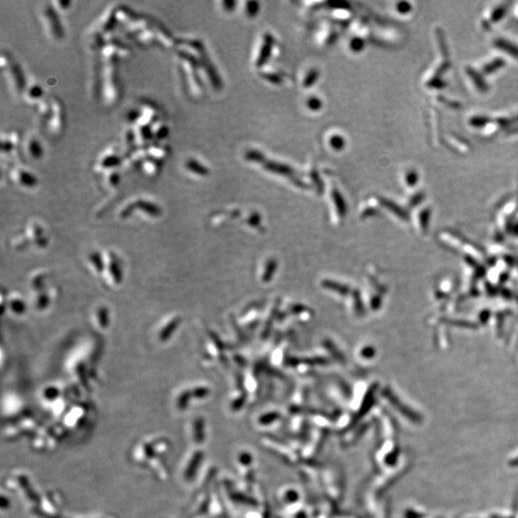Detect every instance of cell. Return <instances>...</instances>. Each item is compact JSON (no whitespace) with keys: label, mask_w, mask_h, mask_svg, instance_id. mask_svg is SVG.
I'll list each match as a JSON object with an SVG mask.
<instances>
[{"label":"cell","mask_w":518,"mask_h":518,"mask_svg":"<svg viewBox=\"0 0 518 518\" xmlns=\"http://www.w3.org/2000/svg\"><path fill=\"white\" fill-rule=\"evenodd\" d=\"M44 15L46 18H47V22H48V26H49V29H50V32L52 33V35L55 37H63V27L60 23V21H59L58 15L55 11V9L50 7V6H45L44 7Z\"/></svg>","instance_id":"cell-1"},{"label":"cell","mask_w":518,"mask_h":518,"mask_svg":"<svg viewBox=\"0 0 518 518\" xmlns=\"http://www.w3.org/2000/svg\"><path fill=\"white\" fill-rule=\"evenodd\" d=\"M274 37L270 34H266L265 37H264V43H263L262 48H261V51H260V55L259 57L257 59V62H256V66H262L266 62L267 60L270 58L271 52H272V48H273V45H274Z\"/></svg>","instance_id":"cell-2"},{"label":"cell","mask_w":518,"mask_h":518,"mask_svg":"<svg viewBox=\"0 0 518 518\" xmlns=\"http://www.w3.org/2000/svg\"><path fill=\"white\" fill-rule=\"evenodd\" d=\"M8 69H9V73L11 76V80L15 84L16 90L21 92L24 88V76L21 70V67L16 64H11L8 67Z\"/></svg>","instance_id":"cell-3"},{"label":"cell","mask_w":518,"mask_h":518,"mask_svg":"<svg viewBox=\"0 0 518 518\" xmlns=\"http://www.w3.org/2000/svg\"><path fill=\"white\" fill-rule=\"evenodd\" d=\"M185 166L188 171L194 173V174L201 176L208 175V169L194 159H189L188 161H186Z\"/></svg>","instance_id":"cell-4"},{"label":"cell","mask_w":518,"mask_h":518,"mask_svg":"<svg viewBox=\"0 0 518 518\" xmlns=\"http://www.w3.org/2000/svg\"><path fill=\"white\" fill-rule=\"evenodd\" d=\"M14 177H15V179L16 178L18 183H22V185L32 187L36 184V179L34 178V176L25 172L24 170L16 171V173L15 172L14 173Z\"/></svg>","instance_id":"cell-5"},{"label":"cell","mask_w":518,"mask_h":518,"mask_svg":"<svg viewBox=\"0 0 518 518\" xmlns=\"http://www.w3.org/2000/svg\"><path fill=\"white\" fill-rule=\"evenodd\" d=\"M120 163V159L114 154L106 155L102 158V160L99 162V167L102 169H110V168L117 167V165Z\"/></svg>","instance_id":"cell-6"},{"label":"cell","mask_w":518,"mask_h":518,"mask_svg":"<svg viewBox=\"0 0 518 518\" xmlns=\"http://www.w3.org/2000/svg\"><path fill=\"white\" fill-rule=\"evenodd\" d=\"M27 149L29 151L30 155L35 158V159H37V158H41L42 155H43V150H42V147L40 145V143L37 142L36 139L34 138H31L28 140V143H27Z\"/></svg>","instance_id":"cell-7"},{"label":"cell","mask_w":518,"mask_h":518,"mask_svg":"<svg viewBox=\"0 0 518 518\" xmlns=\"http://www.w3.org/2000/svg\"><path fill=\"white\" fill-rule=\"evenodd\" d=\"M318 77H319V71L317 69L311 70L309 73L307 74L306 78L303 82V86L305 88H309V87L313 86V84H315L316 81L318 80Z\"/></svg>","instance_id":"cell-8"},{"label":"cell","mask_w":518,"mask_h":518,"mask_svg":"<svg viewBox=\"0 0 518 518\" xmlns=\"http://www.w3.org/2000/svg\"><path fill=\"white\" fill-rule=\"evenodd\" d=\"M330 144L333 149H335L337 151H340L344 147V140L341 136L336 135L330 139Z\"/></svg>","instance_id":"cell-9"},{"label":"cell","mask_w":518,"mask_h":518,"mask_svg":"<svg viewBox=\"0 0 518 518\" xmlns=\"http://www.w3.org/2000/svg\"><path fill=\"white\" fill-rule=\"evenodd\" d=\"M364 41L360 37H354L351 42V50L354 52L361 51L364 48Z\"/></svg>","instance_id":"cell-10"},{"label":"cell","mask_w":518,"mask_h":518,"mask_svg":"<svg viewBox=\"0 0 518 518\" xmlns=\"http://www.w3.org/2000/svg\"><path fill=\"white\" fill-rule=\"evenodd\" d=\"M307 105L309 107V109L312 110H318L321 109V100L317 97H311L309 98V100L307 101Z\"/></svg>","instance_id":"cell-11"},{"label":"cell","mask_w":518,"mask_h":518,"mask_svg":"<svg viewBox=\"0 0 518 518\" xmlns=\"http://www.w3.org/2000/svg\"><path fill=\"white\" fill-rule=\"evenodd\" d=\"M42 94H43V90H42V88H40L39 86L32 87V88H30L29 92H28L29 98H32V99L40 98L42 96Z\"/></svg>","instance_id":"cell-12"},{"label":"cell","mask_w":518,"mask_h":518,"mask_svg":"<svg viewBox=\"0 0 518 518\" xmlns=\"http://www.w3.org/2000/svg\"><path fill=\"white\" fill-rule=\"evenodd\" d=\"M258 10H259V6H258L257 2H250L248 3L247 11H248V15L251 16L256 15V13L258 12Z\"/></svg>","instance_id":"cell-13"},{"label":"cell","mask_w":518,"mask_h":518,"mask_svg":"<svg viewBox=\"0 0 518 518\" xmlns=\"http://www.w3.org/2000/svg\"><path fill=\"white\" fill-rule=\"evenodd\" d=\"M264 76H266V77H265L266 79H268V80L270 81V82H273V83H275V84L280 82V78L278 77V75H275V74H266V75H264Z\"/></svg>","instance_id":"cell-14"}]
</instances>
